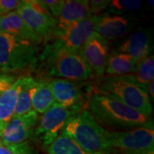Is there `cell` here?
<instances>
[{
	"instance_id": "cell-1",
	"label": "cell",
	"mask_w": 154,
	"mask_h": 154,
	"mask_svg": "<svg viewBox=\"0 0 154 154\" xmlns=\"http://www.w3.org/2000/svg\"><path fill=\"white\" fill-rule=\"evenodd\" d=\"M38 65L47 75L57 79L83 82L94 77L78 51L69 49L57 38L45 45L39 54Z\"/></svg>"
},
{
	"instance_id": "cell-2",
	"label": "cell",
	"mask_w": 154,
	"mask_h": 154,
	"mask_svg": "<svg viewBox=\"0 0 154 154\" xmlns=\"http://www.w3.org/2000/svg\"><path fill=\"white\" fill-rule=\"evenodd\" d=\"M94 89L96 94L105 95L117 100L148 118L152 112L148 94L136 83L133 75L99 77Z\"/></svg>"
},
{
	"instance_id": "cell-3",
	"label": "cell",
	"mask_w": 154,
	"mask_h": 154,
	"mask_svg": "<svg viewBox=\"0 0 154 154\" xmlns=\"http://www.w3.org/2000/svg\"><path fill=\"white\" fill-rule=\"evenodd\" d=\"M88 111L100 126L133 129L146 124L149 118L137 110L105 95L94 94L88 103Z\"/></svg>"
},
{
	"instance_id": "cell-4",
	"label": "cell",
	"mask_w": 154,
	"mask_h": 154,
	"mask_svg": "<svg viewBox=\"0 0 154 154\" xmlns=\"http://www.w3.org/2000/svg\"><path fill=\"white\" fill-rule=\"evenodd\" d=\"M63 132L89 152L110 154L114 151L109 142V131L100 126L87 110L72 116Z\"/></svg>"
},
{
	"instance_id": "cell-5",
	"label": "cell",
	"mask_w": 154,
	"mask_h": 154,
	"mask_svg": "<svg viewBox=\"0 0 154 154\" xmlns=\"http://www.w3.org/2000/svg\"><path fill=\"white\" fill-rule=\"evenodd\" d=\"M37 45L0 33V71L11 74L34 70L38 64Z\"/></svg>"
},
{
	"instance_id": "cell-6",
	"label": "cell",
	"mask_w": 154,
	"mask_h": 154,
	"mask_svg": "<svg viewBox=\"0 0 154 154\" xmlns=\"http://www.w3.org/2000/svg\"><path fill=\"white\" fill-rule=\"evenodd\" d=\"M109 142L122 154H153L154 128L152 122L126 131L108 134Z\"/></svg>"
},
{
	"instance_id": "cell-7",
	"label": "cell",
	"mask_w": 154,
	"mask_h": 154,
	"mask_svg": "<svg viewBox=\"0 0 154 154\" xmlns=\"http://www.w3.org/2000/svg\"><path fill=\"white\" fill-rule=\"evenodd\" d=\"M16 11L43 41L53 38L57 21L51 16L43 1L22 0Z\"/></svg>"
},
{
	"instance_id": "cell-8",
	"label": "cell",
	"mask_w": 154,
	"mask_h": 154,
	"mask_svg": "<svg viewBox=\"0 0 154 154\" xmlns=\"http://www.w3.org/2000/svg\"><path fill=\"white\" fill-rule=\"evenodd\" d=\"M76 114L75 110L55 103L38 120L33 138L38 140L46 149L63 132L69 119Z\"/></svg>"
},
{
	"instance_id": "cell-9",
	"label": "cell",
	"mask_w": 154,
	"mask_h": 154,
	"mask_svg": "<svg viewBox=\"0 0 154 154\" xmlns=\"http://www.w3.org/2000/svg\"><path fill=\"white\" fill-rule=\"evenodd\" d=\"M49 85L55 103L65 108L80 113L84 110L85 96L82 87L75 82L64 79H53L49 81Z\"/></svg>"
},
{
	"instance_id": "cell-10",
	"label": "cell",
	"mask_w": 154,
	"mask_h": 154,
	"mask_svg": "<svg viewBox=\"0 0 154 154\" xmlns=\"http://www.w3.org/2000/svg\"><path fill=\"white\" fill-rule=\"evenodd\" d=\"M78 53L89 67L94 76H104L109 57V42L95 33L79 50Z\"/></svg>"
},
{
	"instance_id": "cell-11",
	"label": "cell",
	"mask_w": 154,
	"mask_h": 154,
	"mask_svg": "<svg viewBox=\"0 0 154 154\" xmlns=\"http://www.w3.org/2000/svg\"><path fill=\"white\" fill-rule=\"evenodd\" d=\"M38 115L32 110L26 115L13 116L5 127L0 140L6 144H21L33 138Z\"/></svg>"
},
{
	"instance_id": "cell-12",
	"label": "cell",
	"mask_w": 154,
	"mask_h": 154,
	"mask_svg": "<svg viewBox=\"0 0 154 154\" xmlns=\"http://www.w3.org/2000/svg\"><path fill=\"white\" fill-rule=\"evenodd\" d=\"M100 15L92 16L75 22L64 30L57 33L54 38L61 40L69 49L79 51L95 32Z\"/></svg>"
},
{
	"instance_id": "cell-13",
	"label": "cell",
	"mask_w": 154,
	"mask_h": 154,
	"mask_svg": "<svg viewBox=\"0 0 154 154\" xmlns=\"http://www.w3.org/2000/svg\"><path fill=\"white\" fill-rule=\"evenodd\" d=\"M0 33H6L37 45L44 42L37 33L28 27L16 11L0 17Z\"/></svg>"
},
{
	"instance_id": "cell-14",
	"label": "cell",
	"mask_w": 154,
	"mask_h": 154,
	"mask_svg": "<svg viewBox=\"0 0 154 154\" xmlns=\"http://www.w3.org/2000/svg\"><path fill=\"white\" fill-rule=\"evenodd\" d=\"M93 16L89 6L88 0H68L64 1V5L57 18V27L53 37L57 33L64 30L75 22L82 21Z\"/></svg>"
},
{
	"instance_id": "cell-15",
	"label": "cell",
	"mask_w": 154,
	"mask_h": 154,
	"mask_svg": "<svg viewBox=\"0 0 154 154\" xmlns=\"http://www.w3.org/2000/svg\"><path fill=\"white\" fill-rule=\"evenodd\" d=\"M129 25L126 17L105 13L100 15L95 32L107 41L113 40L123 36L128 30Z\"/></svg>"
},
{
	"instance_id": "cell-16",
	"label": "cell",
	"mask_w": 154,
	"mask_h": 154,
	"mask_svg": "<svg viewBox=\"0 0 154 154\" xmlns=\"http://www.w3.org/2000/svg\"><path fill=\"white\" fill-rule=\"evenodd\" d=\"M150 37L144 30H138L126 39L120 46V52L131 57L139 63L150 53Z\"/></svg>"
},
{
	"instance_id": "cell-17",
	"label": "cell",
	"mask_w": 154,
	"mask_h": 154,
	"mask_svg": "<svg viewBox=\"0 0 154 154\" xmlns=\"http://www.w3.org/2000/svg\"><path fill=\"white\" fill-rule=\"evenodd\" d=\"M24 76L18 77L10 88L0 94V131L2 132L14 116L17 97L24 81Z\"/></svg>"
},
{
	"instance_id": "cell-18",
	"label": "cell",
	"mask_w": 154,
	"mask_h": 154,
	"mask_svg": "<svg viewBox=\"0 0 154 154\" xmlns=\"http://www.w3.org/2000/svg\"><path fill=\"white\" fill-rule=\"evenodd\" d=\"M31 104L33 110L42 115L45 111L55 104V99L50 88L49 81L45 79H35V82L30 93Z\"/></svg>"
},
{
	"instance_id": "cell-19",
	"label": "cell",
	"mask_w": 154,
	"mask_h": 154,
	"mask_svg": "<svg viewBox=\"0 0 154 154\" xmlns=\"http://www.w3.org/2000/svg\"><path fill=\"white\" fill-rule=\"evenodd\" d=\"M137 63L131 57L127 54L116 52L109 56L105 73L107 75L120 76L131 75L136 71Z\"/></svg>"
},
{
	"instance_id": "cell-20",
	"label": "cell",
	"mask_w": 154,
	"mask_h": 154,
	"mask_svg": "<svg viewBox=\"0 0 154 154\" xmlns=\"http://www.w3.org/2000/svg\"><path fill=\"white\" fill-rule=\"evenodd\" d=\"M46 150L49 154H105L89 152L83 150L73 139L63 132L56 138Z\"/></svg>"
},
{
	"instance_id": "cell-21",
	"label": "cell",
	"mask_w": 154,
	"mask_h": 154,
	"mask_svg": "<svg viewBox=\"0 0 154 154\" xmlns=\"http://www.w3.org/2000/svg\"><path fill=\"white\" fill-rule=\"evenodd\" d=\"M34 82H35V79L33 77L30 75L24 76V81H23V83L18 94V97H17V105H16V109L14 112L15 116L26 115L33 110L30 93H31V89L33 88Z\"/></svg>"
},
{
	"instance_id": "cell-22",
	"label": "cell",
	"mask_w": 154,
	"mask_h": 154,
	"mask_svg": "<svg viewBox=\"0 0 154 154\" xmlns=\"http://www.w3.org/2000/svg\"><path fill=\"white\" fill-rule=\"evenodd\" d=\"M135 74L133 75L134 81L140 87L146 92V86L153 81L154 58L153 55L147 56L137 64Z\"/></svg>"
},
{
	"instance_id": "cell-23",
	"label": "cell",
	"mask_w": 154,
	"mask_h": 154,
	"mask_svg": "<svg viewBox=\"0 0 154 154\" xmlns=\"http://www.w3.org/2000/svg\"><path fill=\"white\" fill-rule=\"evenodd\" d=\"M30 149L28 141L21 144H6L0 140V154H23Z\"/></svg>"
},
{
	"instance_id": "cell-24",
	"label": "cell",
	"mask_w": 154,
	"mask_h": 154,
	"mask_svg": "<svg viewBox=\"0 0 154 154\" xmlns=\"http://www.w3.org/2000/svg\"><path fill=\"white\" fill-rule=\"evenodd\" d=\"M141 5L140 1L136 0H114L110 1V5L112 10L116 11H135Z\"/></svg>"
},
{
	"instance_id": "cell-25",
	"label": "cell",
	"mask_w": 154,
	"mask_h": 154,
	"mask_svg": "<svg viewBox=\"0 0 154 154\" xmlns=\"http://www.w3.org/2000/svg\"><path fill=\"white\" fill-rule=\"evenodd\" d=\"M43 3L46 6L50 13L51 14V16L57 20L63 10L64 1L63 0H45L43 1Z\"/></svg>"
},
{
	"instance_id": "cell-26",
	"label": "cell",
	"mask_w": 154,
	"mask_h": 154,
	"mask_svg": "<svg viewBox=\"0 0 154 154\" xmlns=\"http://www.w3.org/2000/svg\"><path fill=\"white\" fill-rule=\"evenodd\" d=\"M20 2L19 0H0V17L16 11Z\"/></svg>"
},
{
	"instance_id": "cell-27",
	"label": "cell",
	"mask_w": 154,
	"mask_h": 154,
	"mask_svg": "<svg viewBox=\"0 0 154 154\" xmlns=\"http://www.w3.org/2000/svg\"><path fill=\"white\" fill-rule=\"evenodd\" d=\"M110 0H90L89 6H90L93 16L99 15V12L105 10L110 5Z\"/></svg>"
},
{
	"instance_id": "cell-28",
	"label": "cell",
	"mask_w": 154,
	"mask_h": 154,
	"mask_svg": "<svg viewBox=\"0 0 154 154\" xmlns=\"http://www.w3.org/2000/svg\"><path fill=\"white\" fill-rule=\"evenodd\" d=\"M153 86H154L153 81H152V82H151L149 83L148 85L146 86V93H147V94H148L149 98H150V96L152 97V99H153V97H154Z\"/></svg>"
},
{
	"instance_id": "cell-29",
	"label": "cell",
	"mask_w": 154,
	"mask_h": 154,
	"mask_svg": "<svg viewBox=\"0 0 154 154\" xmlns=\"http://www.w3.org/2000/svg\"><path fill=\"white\" fill-rule=\"evenodd\" d=\"M23 154H33V150H32V148L30 149V150H28V152H24Z\"/></svg>"
}]
</instances>
